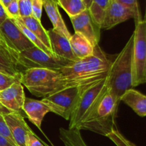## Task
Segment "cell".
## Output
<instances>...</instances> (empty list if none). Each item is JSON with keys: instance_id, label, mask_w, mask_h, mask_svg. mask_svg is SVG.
<instances>
[{"instance_id": "14", "label": "cell", "mask_w": 146, "mask_h": 146, "mask_svg": "<svg viewBox=\"0 0 146 146\" xmlns=\"http://www.w3.org/2000/svg\"><path fill=\"white\" fill-rule=\"evenodd\" d=\"M47 33L51 43V50L56 56L74 62L79 60L73 52L69 38L57 32L54 29L47 30Z\"/></svg>"}, {"instance_id": "24", "label": "cell", "mask_w": 146, "mask_h": 146, "mask_svg": "<svg viewBox=\"0 0 146 146\" xmlns=\"http://www.w3.org/2000/svg\"><path fill=\"white\" fill-rule=\"evenodd\" d=\"M13 20H14V22L17 24V26L19 27L20 29L22 31V32L25 34V36L27 37V38H28V39L29 40V41H31L33 44H34V46L40 48V49H41L42 51H44V52L46 53V54H49V55L56 56L55 54L53 53V51H51V49H49L48 48H47V47L44 44H43L42 41H41V40H40L39 38H38V37H37L34 34V33H32L29 29H27V27H26L25 26H24V24L21 22V21H19V20L17 19H13Z\"/></svg>"}, {"instance_id": "42", "label": "cell", "mask_w": 146, "mask_h": 146, "mask_svg": "<svg viewBox=\"0 0 146 146\" xmlns=\"http://www.w3.org/2000/svg\"></svg>"}, {"instance_id": "20", "label": "cell", "mask_w": 146, "mask_h": 146, "mask_svg": "<svg viewBox=\"0 0 146 146\" xmlns=\"http://www.w3.org/2000/svg\"><path fill=\"white\" fill-rule=\"evenodd\" d=\"M0 72L19 78L21 77V71L10 56L9 51L1 46L0 49Z\"/></svg>"}, {"instance_id": "26", "label": "cell", "mask_w": 146, "mask_h": 146, "mask_svg": "<svg viewBox=\"0 0 146 146\" xmlns=\"http://www.w3.org/2000/svg\"><path fill=\"white\" fill-rule=\"evenodd\" d=\"M115 1L120 3L122 5L125 6V7L129 9L133 13L134 20H135V24L143 20L142 17H141V11H140L139 6H138V0H115Z\"/></svg>"}, {"instance_id": "30", "label": "cell", "mask_w": 146, "mask_h": 146, "mask_svg": "<svg viewBox=\"0 0 146 146\" xmlns=\"http://www.w3.org/2000/svg\"><path fill=\"white\" fill-rule=\"evenodd\" d=\"M5 9L9 16V18L16 19H18L20 17L18 0H13Z\"/></svg>"}, {"instance_id": "22", "label": "cell", "mask_w": 146, "mask_h": 146, "mask_svg": "<svg viewBox=\"0 0 146 146\" xmlns=\"http://www.w3.org/2000/svg\"><path fill=\"white\" fill-rule=\"evenodd\" d=\"M56 2L70 18L78 15L87 9L84 0H56Z\"/></svg>"}, {"instance_id": "6", "label": "cell", "mask_w": 146, "mask_h": 146, "mask_svg": "<svg viewBox=\"0 0 146 146\" xmlns=\"http://www.w3.org/2000/svg\"><path fill=\"white\" fill-rule=\"evenodd\" d=\"M14 60L18 68L21 67L23 71L29 68H46L60 71L74 62L57 56L49 55L36 46L17 54Z\"/></svg>"}, {"instance_id": "11", "label": "cell", "mask_w": 146, "mask_h": 146, "mask_svg": "<svg viewBox=\"0 0 146 146\" xmlns=\"http://www.w3.org/2000/svg\"><path fill=\"white\" fill-rule=\"evenodd\" d=\"M24 87L20 82H16L6 89L0 91V103L9 111L26 116L23 111L25 101Z\"/></svg>"}, {"instance_id": "29", "label": "cell", "mask_w": 146, "mask_h": 146, "mask_svg": "<svg viewBox=\"0 0 146 146\" xmlns=\"http://www.w3.org/2000/svg\"><path fill=\"white\" fill-rule=\"evenodd\" d=\"M0 135L4 136V138H7L9 141H11L13 144H14L16 145L14 141V138H13L11 133L10 131L9 128L5 119H4V115H1V114H0Z\"/></svg>"}, {"instance_id": "41", "label": "cell", "mask_w": 146, "mask_h": 146, "mask_svg": "<svg viewBox=\"0 0 146 146\" xmlns=\"http://www.w3.org/2000/svg\"><path fill=\"white\" fill-rule=\"evenodd\" d=\"M0 49H1V45H0Z\"/></svg>"}, {"instance_id": "17", "label": "cell", "mask_w": 146, "mask_h": 146, "mask_svg": "<svg viewBox=\"0 0 146 146\" xmlns=\"http://www.w3.org/2000/svg\"><path fill=\"white\" fill-rule=\"evenodd\" d=\"M120 100L132 108L137 115L146 116V95L131 88L123 94Z\"/></svg>"}, {"instance_id": "8", "label": "cell", "mask_w": 146, "mask_h": 146, "mask_svg": "<svg viewBox=\"0 0 146 146\" xmlns=\"http://www.w3.org/2000/svg\"><path fill=\"white\" fill-rule=\"evenodd\" d=\"M84 87L64 88L41 101L48 107L51 112L69 121Z\"/></svg>"}, {"instance_id": "7", "label": "cell", "mask_w": 146, "mask_h": 146, "mask_svg": "<svg viewBox=\"0 0 146 146\" xmlns=\"http://www.w3.org/2000/svg\"><path fill=\"white\" fill-rule=\"evenodd\" d=\"M133 35V88L146 83V20L135 24Z\"/></svg>"}, {"instance_id": "38", "label": "cell", "mask_w": 146, "mask_h": 146, "mask_svg": "<svg viewBox=\"0 0 146 146\" xmlns=\"http://www.w3.org/2000/svg\"><path fill=\"white\" fill-rule=\"evenodd\" d=\"M42 143L44 144V146H54V145H48V144H47V143H44V141H42Z\"/></svg>"}, {"instance_id": "34", "label": "cell", "mask_w": 146, "mask_h": 146, "mask_svg": "<svg viewBox=\"0 0 146 146\" xmlns=\"http://www.w3.org/2000/svg\"><path fill=\"white\" fill-rule=\"evenodd\" d=\"M0 146H16L13 144L11 141H9L7 138H4L1 135H0Z\"/></svg>"}, {"instance_id": "2", "label": "cell", "mask_w": 146, "mask_h": 146, "mask_svg": "<svg viewBox=\"0 0 146 146\" xmlns=\"http://www.w3.org/2000/svg\"><path fill=\"white\" fill-rule=\"evenodd\" d=\"M133 33L122 51L111 62L109 76L110 91L121 101V97L128 90L133 88Z\"/></svg>"}, {"instance_id": "39", "label": "cell", "mask_w": 146, "mask_h": 146, "mask_svg": "<svg viewBox=\"0 0 146 146\" xmlns=\"http://www.w3.org/2000/svg\"><path fill=\"white\" fill-rule=\"evenodd\" d=\"M1 42H2V39H1V34H0V45H1Z\"/></svg>"}, {"instance_id": "28", "label": "cell", "mask_w": 146, "mask_h": 146, "mask_svg": "<svg viewBox=\"0 0 146 146\" xmlns=\"http://www.w3.org/2000/svg\"><path fill=\"white\" fill-rule=\"evenodd\" d=\"M16 82H20V78L0 72V91L6 89Z\"/></svg>"}, {"instance_id": "36", "label": "cell", "mask_w": 146, "mask_h": 146, "mask_svg": "<svg viewBox=\"0 0 146 146\" xmlns=\"http://www.w3.org/2000/svg\"><path fill=\"white\" fill-rule=\"evenodd\" d=\"M12 1L13 0H0V2H1V4L6 8V7H7Z\"/></svg>"}, {"instance_id": "40", "label": "cell", "mask_w": 146, "mask_h": 146, "mask_svg": "<svg viewBox=\"0 0 146 146\" xmlns=\"http://www.w3.org/2000/svg\"><path fill=\"white\" fill-rule=\"evenodd\" d=\"M145 20H146V10H145Z\"/></svg>"}, {"instance_id": "12", "label": "cell", "mask_w": 146, "mask_h": 146, "mask_svg": "<svg viewBox=\"0 0 146 146\" xmlns=\"http://www.w3.org/2000/svg\"><path fill=\"white\" fill-rule=\"evenodd\" d=\"M131 18L134 19V14L129 9L115 0H111L106 11L101 28L106 30L111 29Z\"/></svg>"}, {"instance_id": "13", "label": "cell", "mask_w": 146, "mask_h": 146, "mask_svg": "<svg viewBox=\"0 0 146 146\" xmlns=\"http://www.w3.org/2000/svg\"><path fill=\"white\" fill-rule=\"evenodd\" d=\"M17 146H28V132L30 128L21 114L11 113L4 115Z\"/></svg>"}, {"instance_id": "31", "label": "cell", "mask_w": 146, "mask_h": 146, "mask_svg": "<svg viewBox=\"0 0 146 146\" xmlns=\"http://www.w3.org/2000/svg\"><path fill=\"white\" fill-rule=\"evenodd\" d=\"M43 7H44L43 0H32V4H31L32 16L40 21L42 15Z\"/></svg>"}, {"instance_id": "27", "label": "cell", "mask_w": 146, "mask_h": 146, "mask_svg": "<svg viewBox=\"0 0 146 146\" xmlns=\"http://www.w3.org/2000/svg\"><path fill=\"white\" fill-rule=\"evenodd\" d=\"M19 7L20 17H27L32 16V0H18Z\"/></svg>"}, {"instance_id": "16", "label": "cell", "mask_w": 146, "mask_h": 146, "mask_svg": "<svg viewBox=\"0 0 146 146\" xmlns=\"http://www.w3.org/2000/svg\"><path fill=\"white\" fill-rule=\"evenodd\" d=\"M44 9L51 20L53 25V29L59 34H62L68 38H71V34L67 29L62 17L58 8V4L56 0H43Z\"/></svg>"}, {"instance_id": "19", "label": "cell", "mask_w": 146, "mask_h": 146, "mask_svg": "<svg viewBox=\"0 0 146 146\" xmlns=\"http://www.w3.org/2000/svg\"><path fill=\"white\" fill-rule=\"evenodd\" d=\"M17 19L21 21L28 29H29L31 32L34 33L42 41L43 44L47 48L51 50V43H50L49 38H48L47 30H46L44 28L40 20L36 19L33 16L27 17H19V18Z\"/></svg>"}, {"instance_id": "21", "label": "cell", "mask_w": 146, "mask_h": 146, "mask_svg": "<svg viewBox=\"0 0 146 146\" xmlns=\"http://www.w3.org/2000/svg\"><path fill=\"white\" fill-rule=\"evenodd\" d=\"M60 138L65 146H88L78 129L60 128Z\"/></svg>"}, {"instance_id": "25", "label": "cell", "mask_w": 146, "mask_h": 146, "mask_svg": "<svg viewBox=\"0 0 146 146\" xmlns=\"http://www.w3.org/2000/svg\"><path fill=\"white\" fill-rule=\"evenodd\" d=\"M106 137L113 141L116 146H136L131 141H128L126 138H125L116 128L109 133Z\"/></svg>"}, {"instance_id": "5", "label": "cell", "mask_w": 146, "mask_h": 146, "mask_svg": "<svg viewBox=\"0 0 146 146\" xmlns=\"http://www.w3.org/2000/svg\"><path fill=\"white\" fill-rule=\"evenodd\" d=\"M120 101L108 90L91 116L78 130H87L106 136L115 129V118Z\"/></svg>"}, {"instance_id": "4", "label": "cell", "mask_w": 146, "mask_h": 146, "mask_svg": "<svg viewBox=\"0 0 146 146\" xmlns=\"http://www.w3.org/2000/svg\"><path fill=\"white\" fill-rule=\"evenodd\" d=\"M109 73V72H108ZM109 90V76L83 88L76 106L70 118L68 129H78L94 113L100 101Z\"/></svg>"}, {"instance_id": "3", "label": "cell", "mask_w": 146, "mask_h": 146, "mask_svg": "<svg viewBox=\"0 0 146 146\" xmlns=\"http://www.w3.org/2000/svg\"><path fill=\"white\" fill-rule=\"evenodd\" d=\"M20 83L31 94L42 98L65 88L61 73L46 68H29L22 71Z\"/></svg>"}, {"instance_id": "35", "label": "cell", "mask_w": 146, "mask_h": 146, "mask_svg": "<svg viewBox=\"0 0 146 146\" xmlns=\"http://www.w3.org/2000/svg\"><path fill=\"white\" fill-rule=\"evenodd\" d=\"M11 113V111H9L7 108H5V107L0 103V114H1V115H7V114Z\"/></svg>"}, {"instance_id": "33", "label": "cell", "mask_w": 146, "mask_h": 146, "mask_svg": "<svg viewBox=\"0 0 146 146\" xmlns=\"http://www.w3.org/2000/svg\"><path fill=\"white\" fill-rule=\"evenodd\" d=\"M8 18L9 16L7 14V11H6L5 7L0 2V25L2 24Z\"/></svg>"}, {"instance_id": "9", "label": "cell", "mask_w": 146, "mask_h": 146, "mask_svg": "<svg viewBox=\"0 0 146 146\" xmlns=\"http://www.w3.org/2000/svg\"><path fill=\"white\" fill-rule=\"evenodd\" d=\"M0 34L1 46L7 48L13 59L17 54L34 46L12 19L8 18L0 25Z\"/></svg>"}, {"instance_id": "18", "label": "cell", "mask_w": 146, "mask_h": 146, "mask_svg": "<svg viewBox=\"0 0 146 146\" xmlns=\"http://www.w3.org/2000/svg\"><path fill=\"white\" fill-rule=\"evenodd\" d=\"M70 44L73 52L79 60L89 57L94 54L95 47L91 42L80 33L75 32L71 35Z\"/></svg>"}, {"instance_id": "10", "label": "cell", "mask_w": 146, "mask_h": 146, "mask_svg": "<svg viewBox=\"0 0 146 146\" xmlns=\"http://www.w3.org/2000/svg\"><path fill=\"white\" fill-rule=\"evenodd\" d=\"M70 19L75 32L84 35L94 47L98 45L101 28L92 19L88 9Z\"/></svg>"}, {"instance_id": "23", "label": "cell", "mask_w": 146, "mask_h": 146, "mask_svg": "<svg viewBox=\"0 0 146 146\" xmlns=\"http://www.w3.org/2000/svg\"><path fill=\"white\" fill-rule=\"evenodd\" d=\"M111 0H92L90 6L89 12L91 17L100 27L102 24L106 11L109 6Z\"/></svg>"}, {"instance_id": "15", "label": "cell", "mask_w": 146, "mask_h": 146, "mask_svg": "<svg viewBox=\"0 0 146 146\" xmlns=\"http://www.w3.org/2000/svg\"><path fill=\"white\" fill-rule=\"evenodd\" d=\"M23 111L29 120L41 131V127L44 116L51 112L48 107L42 101L26 97L23 106Z\"/></svg>"}, {"instance_id": "37", "label": "cell", "mask_w": 146, "mask_h": 146, "mask_svg": "<svg viewBox=\"0 0 146 146\" xmlns=\"http://www.w3.org/2000/svg\"><path fill=\"white\" fill-rule=\"evenodd\" d=\"M84 1L86 4V5L87 9H89L90 6H91V2H92V0H84Z\"/></svg>"}, {"instance_id": "32", "label": "cell", "mask_w": 146, "mask_h": 146, "mask_svg": "<svg viewBox=\"0 0 146 146\" xmlns=\"http://www.w3.org/2000/svg\"><path fill=\"white\" fill-rule=\"evenodd\" d=\"M27 145L28 146H44L42 143V141L30 130L28 132V139H27Z\"/></svg>"}, {"instance_id": "1", "label": "cell", "mask_w": 146, "mask_h": 146, "mask_svg": "<svg viewBox=\"0 0 146 146\" xmlns=\"http://www.w3.org/2000/svg\"><path fill=\"white\" fill-rule=\"evenodd\" d=\"M111 62L99 46H96L92 56L78 60L60 71L65 88L91 85L106 78Z\"/></svg>"}]
</instances>
